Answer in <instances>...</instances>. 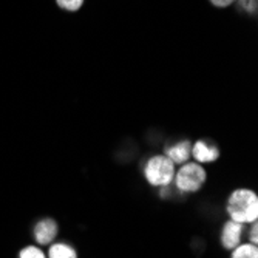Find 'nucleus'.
<instances>
[{"label": "nucleus", "mask_w": 258, "mask_h": 258, "mask_svg": "<svg viewBox=\"0 0 258 258\" xmlns=\"http://www.w3.org/2000/svg\"><path fill=\"white\" fill-rule=\"evenodd\" d=\"M227 210L232 221L237 223H253L258 217V198L252 190H237L233 192Z\"/></svg>", "instance_id": "obj_1"}, {"label": "nucleus", "mask_w": 258, "mask_h": 258, "mask_svg": "<svg viewBox=\"0 0 258 258\" xmlns=\"http://www.w3.org/2000/svg\"><path fill=\"white\" fill-rule=\"evenodd\" d=\"M146 176L147 181L153 185H167L172 182L175 176V167L173 162L167 156H153L146 167Z\"/></svg>", "instance_id": "obj_2"}, {"label": "nucleus", "mask_w": 258, "mask_h": 258, "mask_svg": "<svg viewBox=\"0 0 258 258\" xmlns=\"http://www.w3.org/2000/svg\"><path fill=\"white\" fill-rule=\"evenodd\" d=\"M206 179V172L198 164H185L176 175V185L182 192H197Z\"/></svg>", "instance_id": "obj_3"}, {"label": "nucleus", "mask_w": 258, "mask_h": 258, "mask_svg": "<svg viewBox=\"0 0 258 258\" xmlns=\"http://www.w3.org/2000/svg\"><path fill=\"white\" fill-rule=\"evenodd\" d=\"M241 230H243L241 223L229 221V223L224 226V229H223V235H221L223 246L227 247V249L237 247V244L240 243V238H241Z\"/></svg>", "instance_id": "obj_4"}, {"label": "nucleus", "mask_w": 258, "mask_h": 258, "mask_svg": "<svg viewBox=\"0 0 258 258\" xmlns=\"http://www.w3.org/2000/svg\"><path fill=\"white\" fill-rule=\"evenodd\" d=\"M56 233H57V226L53 220L50 218H46V220H42L36 229H34V237L39 243L42 244H46V243H50L54 237H56Z\"/></svg>", "instance_id": "obj_5"}, {"label": "nucleus", "mask_w": 258, "mask_h": 258, "mask_svg": "<svg viewBox=\"0 0 258 258\" xmlns=\"http://www.w3.org/2000/svg\"><path fill=\"white\" fill-rule=\"evenodd\" d=\"M192 155L200 162H212V161H215L218 158L220 153H218L217 147L206 144L204 141H198V143L195 144V147H194V150H192Z\"/></svg>", "instance_id": "obj_6"}, {"label": "nucleus", "mask_w": 258, "mask_h": 258, "mask_svg": "<svg viewBox=\"0 0 258 258\" xmlns=\"http://www.w3.org/2000/svg\"><path fill=\"white\" fill-rule=\"evenodd\" d=\"M190 143L189 141H182V143L176 144V146H172L169 150H167V158L175 162V164H182L185 162L187 159H189L190 156Z\"/></svg>", "instance_id": "obj_7"}, {"label": "nucleus", "mask_w": 258, "mask_h": 258, "mask_svg": "<svg viewBox=\"0 0 258 258\" xmlns=\"http://www.w3.org/2000/svg\"><path fill=\"white\" fill-rule=\"evenodd\" d=\"M50 258H78L75 249L67 244H53L50 249Z\"/></svg>", "instance_id": "obj_8"}, {"label": "nucleus", "mask_w": 258, "mask_h": 258, "mask_svg": "<svg viewBox=\"0 0 258 258\" xmlns=\"http://www.w3.org/2000/svg\"><path fill=\"white\" fill-rule=\"evenodd\" d=\"M232 258H258V250L255 244H243L235 249Z\"/></svg>", "instance_id": "obj_9"}, {"label": "nucleus", "mask_w": 258, "mask_h": 258, "mask_svg": "<svg viewBox=\"0 0 258 258\" xmlns=\"http://www.w3.org/2000/svg\"><path fill=\"white\" fill-rule=\"evenodd\" d=\"M84 2L85 0H56L57 7L67 11H78L84 5Z\"/></svg>", "instance_id": "obj_10"}, {"label": "nucleus", "mask_w": 258, "mask_h": 258, "mask_svg": "<svg viewBox=\"0 0 258 258\" xmlns=\"http://www.w3.org/2000/svg\"><path fill=\"white\" fill-rule=\"evenodd\" d=\"M20 258H45V255L42 253L40 249H37L34 246H30V247L23 249L20 252Z\"/></svg>", "instance_id": "obj_11"}, {"label": "nucleus", "mask_w": 258, "mask_h": 258, "mask_svg": "<svg viewBox=\"0 0 258 258\" xmlns=\"http://www.w3.org/2000/svg\"><path fill=\"white\" fill-rule=\"evenodd\" d=\"M238 5L247 13L256 11V0H238Z\"/></svg>", "instance_id": "obj_12"}, {"label": "nucleus", "mask_w": 258, "mask_h": 258, "mask_svg": "<svg viewBox=\"0 0 258 258\" xmlns=\"http://www.w3.org/2000/svg\"><path fill=\"white\" fill-rule=\"evenodd\" d=\"M235 0H210V4L217 8H226V7H230Z\"/></svg>", "instance_id": "obj_13"}, {"label": "nucleus", "mask_w": 258, "mask_h": 258, "mask_svg": "<svg viewBox=\"0 0 258 258\" xmlns=\"http://www.w3.org/2000/svg\"><path fill=\"white\" fill-rule=\"evenodd\" d=\"M256 224H253L252 226V230H250V241H252V244H256Z\"/></svg>", "instance_id": "obj_14"}]
</instances>
